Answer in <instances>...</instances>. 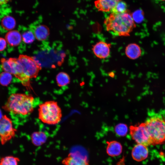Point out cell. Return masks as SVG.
Returning a JSON list of instances; mask_svg holds the SVG:
<instances>
[{"instance_id": "1", "label": "cell", "mask_w": 165, "mask_h": 165, "mask_svg": "<svg viewBox=\"0 0 165 165\" xmlns=\"http://www.w3.org/2000/svg\"><path fill=\"white\" fill-rule=\"evenodd\" d=\"M107 31L116 36H127L135 27L132 14L128 10L122 13H111L105 20Z\"/></svg>"}, {"instance_id": "17", "label": "cell", "mask_w": 165, "mask_h": 165, "mask_svg": "<svg viewBox=\"0 0 165 165\" xmlns=\"http://www.w3.org/2000/svg\"><path fill=\"white\" fill-rule=\"evenodd\" d=\"M57 84L59 87H63L68 84L70 81V77L67 73L61 72L59 73L56 76Z\"/></svg>"}, {"instance_id": "20", "label": "cell", "mask_w": 165, "mask_h": 165, "mask_svg": "<svg viewBox=\"0 0 165 165\" xmlns=\"http://www.w3.org/2000/svg\"><path fill=\"white\" fill-rule=\"evenodd\" d=\"M19 159L12 156H8L2 158L0 161V165H18Z\"/></svg>"}, {"instance_id": "22", "label": "cell", "mask_w": 165, "mask_h": 165, "mask_svg": "<svg viewBox=\"0 0 165 165\" xmlns=\"http://www.w3.org/2000/svg\"><path fill=\"white\" fill-rule=\"evenodd\" d=\"M12 75L10 73L3 72L0 74V84L4 86H6L11 82Z\"/></svg>"}, {"instance_id": "7", "label": "cell", "mask_w": 165, "mask_h": 165, "mask_svg": "<svg viewBox=\"0 0 165 165\" xmlns=\"http://www.w3.org/2000/svg\"><path fill=\"white\" fill-rule=\"evenodd\" d=\"M16 132L11 119L6 116H3L0 119V140L1 144L4 145L13 138Z\"/></svg>"}, {"instance_id": "12", "label": "cell", "mask_w": 165, "mask_h": 165, "mask_svg": "<svg viewBox=\"0 0 165 165\" xmlns=\"http://www.w3.org/2000/svg\"><path fill=\"white\" fill-rule=\"evenodd\" d=\"M5 38L8 44L13 46L19 45L22 40L21 35L17 30H12L9 31L6 34Z\"/></svg>"}, {"instance_id": "25", "label": "cell", "mask_w": 165, "mask_h": 165, "mask_svg": "<svg viewBox=\"0 0 165 165\" xmlns=\"http://www.w3.org/2000/svg\"><path fill=\"white\" fill-rule=\"evenodd\" d=\"M132 15L134 21L137 23L141 22L144 18L143 12L140 10L135 12Z\"/></svg>"}, {"instance_id": "23", "label": "cell", "mask_w": 165, "mask_h": 165, "mask_svg": "<svg viewBox=\"0 0 165 165\" xmlns=\"http://www.w3.org/2000/svg\"><path fill=\"white\" fill-rule=\"evenodd\" d=\"M115 131L116 134L120 136H126L128 131L127 125L124 123H119L115 127Z\"/></svg>"}, {"instance_id": "15", "label": "cell", "mask_w": 165, "mask_h": 165, "mask_svg": "<svg viewBox=\"0 0 165 165\" xmlns=\"http://www.w3.org/2000/svg\"><path fill=\"white\" fill-rule=\"evenodd\" d=\"M33 32L35 38L38 40L42 41L46 40L50 34L49 30L46 26L39 25L35 28Z\"/></svg>"}, {"instance_id": "29", "label": "cell", "mask_w": 165, "mask_h": 165, "mask_svg": "<svg viewBox=\"0 0 165 165\" xmlns=\"http://www.w3.org/2000/svg\"><path fill=\"white\" fill-rule=\"evenodd\" d=\"M161 1H165V0H160Z\"/></svg>"}, {"instance_id": "24", "label": "cell", "mask_w": 165, "mask_h": 165, "mask_svg": "<svg viewBox=\"0 0 165 165\" xmlns=\"http://www.w3.org/2000/svg\"><path fill=\"white\" fill-rule=\"evenodd\" d=\"M2 69L5 72L12 74V68L8 59L2 58L1 60Z\"/></svg>"}, {"instance_id": "26", "label": "cell", "mask_w": 165, "mask_h": 165, "mask_svg": "<svg viewBox=\"0 0 165 165\" xmlns=\"http://www.w3.org/2000/svg\"><path fill=\"white\" fill-rule=\"evenodd\" d=\"M7 42L5 39L0 37V51L4 50L6 48Z\"/></svg>"}, {"instance_id": "6", "label": "cell", "mask_w": 165, "mask_h": 165, "mask_svg": "<svg viewBox=\"0 0 165 165\" xmlns=\"http://www.w3.org/2000/svg\"><path fill=\"white\" fill-rule=\"evenodd\" d=\"M132 138L138 143L146 146L153 145L151 138L146 127L145 123L130 127Z\"/></svg>"}, {"instance_id": "16", "label": "cell", "mask_w": 165, "mask_h": 165, "mask_svg": "<svg viewBox=\"0 0 165 165\" xmlns=\"http://www.w3.org/2000/svg\"><path fill=\"white\" fill-rule=\"evenodd\" d=\"M44 132L39 131L33 133L31 136V139L33 144L35 145L40 146L46 141L47 136Z\"/></svg>"}, {"instance_id": "8", "label": "cell", "mask_w": 165, "mask_h": 165, "mask_svg": "<svg viewBox=\"0 0 165 165\" xmlns=\"http://www.w3.org/2000/svg\"><path fill=\"white\" fill-rule=\"evenodd\" d=\"M62 163L65 165H90L86 156L77 153H71Z\"/></svg>"}, {"instance_id": "10", "label": "cell", "mask_w": 165, "mask_h": 165, "mask_svg": "<svg viewBox=\"0 0 165 165\" xmlns=\"http://www.w3.org/2000/svg\"><path fill=\"white\" fill-rule=\"evenodd\" d=\"M148 154L147 146L140 144H137L134 147L131 153L133 159L137 161H141L146 159Z\"/></svg>"}, {"instance_id": "21", "label": "cell", "mask_w": 165, "mask_h": 165, "mask_svg": "<svg viewBox=\"0 0 165 165\" xmlns=\"http://www.w3.org/2000/svg\"><path fill=\"white\" fill-rule=\"evenodd\" d=\"M22 37L24 42L28 44L32 43L35 38L33 32L30 30L24 32L22 35Z\"/></svg>"}, {"instance_id": "13", "label": "cell", "mask_w": 165, "mask_h": 165, "mask_svg": "<svg viewBox=\"0 0 165 165\" xmlns=\"http://www.w3.org/2000/svg\"><path fill=\"white\" fill-rule=\"evenodd\" d=\"M106 152L108 155L111 156H119L122 152V146L119 142L115 141L107 142Z\"/></svg>"}, {"instance_id": "5", "label": "cell", "mask_w": 165, "mask_h": 165, "mask_svg": "<svg viewBox=\"0 0 165 165\" xmlns=\"http://www.w3.org/2000/svg\"><path fill=\"white\" fill-rule=\"evenodd\" d=\"M17 60L27 77L30 79L37 76L41 68L33 58L27 55H20Z\"/></svg>"}, {"instance_id": "4", "label": "cell", "mask_w": 165, "mask_h": 165, "mask_svg": "<svg viewBox=\"0 0 165 165\" xmlns=\"http://www.w3.org/2000/svg\"><path fill=\"white\" fill-rule=\"evenodd\" d=\"M145 123L153 145L165 141V119L163 116L155 115L147 119Z\"/></svg>"}, {"instance_id": "2", "label": "cell", "mask_w": 165, "mask_h": 165, "mask_svg": "<svg viewBox=\"0 0 165 165\" xmlns=\"http://www.w3.org/2000/svg\"><path fill=\"white\" fill-rule=\"evenodd\" d=\"M35 104V99L32 95L16 93L10 96L3 108L14 115L24 116H28L32 112Z\"/></svg>"}, {"instance_id": "14", "label": "cell", "mask_w": 165, "mask_h": 165, "mask_svg": "<svg viewBox=\"0 0 165 165\" xmlns=\"http://www.w3.org/2000/svg\"><path fill=\"white\" fill-rule=\"evenodd\" d=\"M125 53L129 58L132 59H135L140 56L141 50L138 45L135 43H131L126 47Z\"/></svg>"}, {"instance_id": "18", "label": "cell", "mask_w": 165, "mask_h": 165, "mask_svg": "<svg viewBox=\"0 0 165 165\" xmlns=\"http://www.w3.org/2000/svg\"><path fill=\"white\" fill-rule=\"evenodd\" d=\"M16 24L15 19L12 16H7L3 18L1 21V25L5 29L10 31L13 29Z\"/></svg>"}, {"instance_id": "3", "label": "cell", "mask_w": 165, "mask_h": 165, "mask_svg": "<svg viewBox=\"0 0 165 165\" xmlns=\"http://www.w3.org/2000/svg\"><path fill=\"white\" fill-rule=\"evenodd\" d=\"M38 118L43 123L49 125H55L61 121V109L57 102L46 101L39 105Z\"/></svg>"}, {"instance_id": "19", "label": "cell", "mask_w": 165, "mask_h": 165, "mask_svg": "<svg viewBox=\"0 0 165 165\" xmlns=\"http://www.w3.org/2000/svg\"><path fill=\"white\" fill-rule=\"evenodd\" d=\"M127 6L126 2L121 0L118 2L111 11V13H122L127 11Z\"/></svg>"}, {"instance_id": "11", "label": "cell", "mask_w": 165, "mask_h": 165, "mask_svg": "<svg viewBox=\"0 0 165 165\" xmlns=\"http://www.w3.org/2000/svg\"><path fill=\"white\" fill-rule=\"evenodd\" d=\"M121 0H96L95 6L99 11L111 12L116 3Z\"/></svg>"}, {"instance_id": "28", "label": "cell", "mask_w": 165, "mask_h": 165, "mask_svg": "<svg viewBox=\"0 0 165 165\" xmlns=\"http://www.w3.org/2000/svg\"><path fill=\"white\" fill-rule=\"evenodd\" d=\"M9 0H0V6L7 4Z\"/></svg>"}, {"instance_id": "9", "label": "cell", "mask_w": 165, "mask_h": 165, "mask_svg": "<svg viewBox=\"0 0 165 165\" xmlns=\"http://www.w3.org/2000/svg\"><path fill=\"white\" fill-rule=\"evenodd\" d=\"M111 45L109 43L100 41L93 46L92 50L97 57L100 59H105L110 54Z\"/></svg>"}, {"instance_id": "27", "label": "cell", "mask_w": 165, "mask_h": 165, "mask_svg": "<svg viewBox=\"0 0 165 165\" xmlns=\"http://www.w3.org/2000/svg\"><path fill=\"white\" fill-rule=\"evenodd\" d=\"M116 165H125V157L124 156L119 160Z\"/></svg>"}]
</instances>
